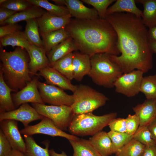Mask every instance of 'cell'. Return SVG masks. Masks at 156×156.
<instances>
[{
    "label": "cell",
    "instance_id": "cell-1",
    "mask_svg": "<svg viewBox=\"0 0 156 156\" xmlns=\"http://www.w3.org/2000/svg\"><path fill=\"white\" fill-rule=\"evenodd\" d=\"M106 19L116 31L120 55L108 54L123 73L139 70L145 73L153 66V53L149 46L148 31L141 18L130 13L106 15Z\"/></svg>",
    "mask_w": 156,
    "mask_h": 156
},
{
    "label": "cell",
    "instance_id": "cell-2",
    "mask_svg": "<svg viewBox=\"0 0 156 156\" xmlns=\"http://www.w3.org/2000/svg\"><path fill=\"white\" fill-rule=\"evenodd\" d=\"M65 29L78 50L90 57L99 53L120 54L117 33L106 19H71Z\"/></svg>",
    "mask_w": 156,
    "mask_h": 156
},
{
    "label": "cell",
    "instance_id": "cell-3",
    "mask_svg": "<svg viewBox=\"0 0 156 156\" xmlns=\"http://www.w3.org/2000/svg\"><path fill=\"white\" fill-rule=\"evenodd\" d=\"M0 70L4 80L14 91L17 92L31 80L29 68V58L24 49L16 48L7 51L0 47Z\"/></svg>",
    "mask_w": 156,
    "mask_h": 156
},
{
    "label": "cell",
    "instance_id": "cell-4",
    "mask_svg": "<svg viewBox=\"0 0 156 156\" xmlns=\"http://www.w3.org/2000/svg\"><path fill=\"white\" fill-rule=\"evenodd\" d=\"M109 54L99 53L90 57L91 68L88 75L97 85L111 88L123 73L119 66L112 61Z\"/></svg>",
    "mask_w": 156,
    "mask_h": 156
},
{
    "label": "cell",
    "instance_id": "cell-5",
    "mask_svg": "<svg viewBox=\"0 0 156 156\" xmlns=\"http://www.w3.org/2000/svg\"><path fill=\"white\" fill-rule=\"evenodd\" d=\"M117 115L115 112L100 116L92 112L75 114L68 130L71 134L76 136H92L108 126Z\"/></svg>",
    "mask_w": 156,
    "mask_h": 156
},
{
    "label": "cell",
    "instance_id": "cell-6",
    "mask_svg": "<svg viewBox=\"0 0 156 156\" xmlns=\"http://www.w3.org/2000/svg\"><path fill=\"white\" fill-rule=\"evenodd\" d=\"M73 93V102L70 107L75 114L92 112L104 105L108 100L103 93L83 84L76 85Z\"/></svg>",
    "mask_w": 156,
    "mask_h": 156
},
{
    "label": "cell",
    "instance_id": "cell-7",
    "mask_svg": "<svg viewBox=\"0 0 156 156\" xmlns=\"http://www.w3.org/2000/svg\"><path fill=\"white\" fill-rule=\"evenodd\" d=\"M32 105L40 114L50 119L63 131L68 130L75 115L70 106L47 105L38 103H32Z\"/></svg>",
    "mask_w": 156,
    "mask_h": 156
},
{
    "label": "cell",
    "instance_id": "cell-8",
    "mask_svg": "<svg viewBox=\"0 0 156 156\" xmlns=\"http://www.w3.org/2000/svg\"><path fill=\"white\" fill-rule=\"evenodd\" d=\"M144 73L142 71L137 70L123 73L115 82V91L128 97H133L138 94L140 92Z\"/></svg>",
    "mask_w": 156,
    "mask_h": 156
},
{
    "label": "cell",
    "instance_id": "cell-9",
    "mask_svg": "<svg viewBox=\"0 0 156 156\" xmlns=\"http://www.w3.org/2000/svg\"><path fill=\"white\" fill-rule=\"evenodd\" d=\"M38 86L41 97L44 103L54 105L71 106L73 103L72 95L68 94L58 87L39 81Z\"/></svg>",
    "mask_w": 156,
    "mask_h": 156
},
{
    "label": "cell",
    "instance_id": "cell-10",
    "mask_svg": "<svg viewBox=\"0 0 156 156\" xmlns=\"http://www.w3.org/2000/svg\"><path fill=\"white\" fill-rule=\"evenodd\" d=\"M23 135H32L36 134H43L55 137H60L69 140H76L77 136L66 133L58 128L50 119L44 117L39 123L29 125L20 130Z\"/></svg>",
    "mask_w": 156,
    "mask_h": 156
},
{
    "label": "cell",
    "instance_id": "cell-11",
    "mask_svg": "<svg viewBox=\"0 0 156 156\" xmlns=\"http://www.w3.org/2000/svg\"><path fill=\"white\" fill-rule=\"evenodd\" d=\"M44 117L40 114L32 106L28 103L23 104L19 107L12 111L0 113V121L5 119L19 121L23 124L24 128L31 122L42 120Z\"/></svg>",
    "mask_w": 156,
    "mask_h": 156
},
{
    "label": "cell",
    "instance_id": "cell-12",
    "mask_svg": "<svg viewBox=\"0 0 156 156\" xmlns=\"http://www.w3.org/2000/svg\"><path fill=\"white\" fill-rule=\"evenodd\" d=\"M37 77H35L23 88L12 94L15 108L28 103L45 104L39 91Z\"/></svg>",
    "mask_w": 156,
    "mask_h": 156
},
{
    "label": "cell",
    "instance_id": "cell-13",
    "mask_svg": "<svg viewBox=\"0 0 156 156\" xmlns=\"http://www.w3.org/2000/svg\"><path fill=\"white\" fill-rule=\"evenodd\" d=\"M72 16L68 15L58 16L47 11L41 16L37 18L41 35L65 28L70 22Z\"/></svg>",
    "mask_w": 156,
    "mask_h": 156
},
{
    "label": "cell",
    "instance_id": "cell-14",
    "mask_svg": "<svg viewBox=\"0 0 156 156\" xmlns=\"http://www.w3.org/2000/svg\"><path fill=\"white\" fill-rule=\"evenodd\" d=\"M1 129L10 143L13 149L24 153L26 148L25 141L21 135L18 121L5 119L0 121Z\"/></svg>",
    "mask_w": 156,
    "mask_h": 156
},
{
    "label": "cell",
    "instance_id": "cell-15",
    "mask_svg": "<svg viewBox=\"0 0 156 156\" xmlns=\"http://www.w3.org/2000/svg\"><path fill=\"white\" fill-rule=\"evenodd\" d=\"M39 74L45 79L46 83L48 84L73 92L76 89V85L73 84L70 80L51 66H48L41 69L39 71Z\"/></svg>",
    "mask_w": 156,
    "mask_h": 156
},
{
    "label": "cell",
    "instance_id": "cell-16",
    "mask_svg": "<svg viewBox=\"0 0 156 156\" xmlns=\"http://www.w3.org/2000/svg\"><path fill=\"white\" fill-rule=\"evenodd\" d=\"M29 58V68L31 74L36 75L41 69L50 66L44 48L31 45L27 51Z\"/></svg>",
    "mask_w": 156,
    "mask_h": 156
},
{
    "label": "cell",
    "instance_id": "cell-17",
    "mask_svg": "<svg viewBox=\"0 0 156 156\" xmlns=\"http://www.w3.org/2000/svg\"><path fill=\"white\" fill-rule=\"evenodd\" d=\"M72 17L79 19H93L99 18L98 12L94 8L86 6L79 0H64Z\"/></svg>",
    "mask_w": 156,
    "mask_h": 156
},
{
    "label": "cell",
    "instance_id": "cell-18",
    "mask_svg": "<svg viewBox=\"0 0 156 156\" xmlns=\"http://www.w3.org/2000/svg\"><path fill=\"white\" fill-rule=\"evenodd\" d=\"M133 109L139 119V126H148L156 118V99H146L133 107Z\"/></svg>",
    "mask_w": 156,
    "mask_h": 156
},
{
    "label": "cell",
    "instance_id": "cell-19",
    "mask_svg": "<svg viewBox=\"0 0 156 156\" xmlns=\"http://www.w3.org/2000/svg\"><path fill=\"white\" fill-rule=\"evenodd\" d=\"M73 66L74 79L81 81L85 75H88L90 72V57L81 52L73 53Z\"/></svg>",
    "mask_w": 156,
    "mask_h": 156
},
{
    "label": "cell",
    "instance_id": "cell-20",
    "mask_svg": "<svg viewBox=\"0 0 156 156\" xmlns=\"http://www.w3.org/2000/svg\"><path fill=\"white\" fill-rule=\"evenodd\" d=\"M78 50L73 39L67 38L47 54L51 66L56 61L73 51Z\"/></svg>",
    "mask_w": 156,
    "mask_h": 156
},
{
    "label": "cell",
    "instance_id": "cell-21",
    "mask_svg": "<svg viewBox=\"0 0 156 156\" xmlns=\"http://www.w3.org/2000/svg\"><path fill=\"white\" fill-rule=\"evenodd\" d=\"M88 140L101 156H109L113 154L112 142L107 132L101 131Z\"/></svg>",
    "mask_w": 156,
    "mask_h": 156
},
{
    "label": "cell",
    "instance_id": "cell-22",
    "mask_svg": "<svg viewBox=\"0 0 156 156\" xmlns=\"http://www.w3.org/2000/svg\"><path fill=\"white\" fill-rule=\"evenodd\" d=\"M14 91L5 83L0 70V113L15 109L11 92Z\"/></svg>",
    "mask_w": 156,
    "mask_h": 156
},
{
    "label": "cell",
    "instance_id": "cell-23",
    "mask_svg": "<svg viewBox=\"0 0 156 156\" xmlns=\"http://www.w3.org/2000/svg\"><path fill=\"white\" fill-rule=\"evenodd\" d=\"M135 0H117L107 10L106 15L115 13H129L141 18L142 11L137 6Z\"/></svg>",
    "mask_w": 156,
    "mask_h": 156
},
{
    "label": "cell",
    "instance_id": "cell-24",
    "mask_svg": "<svg viewBox=\"0 0 156 156\" xmlns=\"http://www.w3.org/2000/svg\"><path fill=\"white\" fill-rule=\"evenodd\" d=\"M46 54L61 42L70 37L65 28L41 35Z\"/></svg>",
    "mask_w": 156,
    "mask_h": 156
},
{
    "label": "cell",
    "instance_id": "cell-25",
    "mask_svg": "<svg viewBox=\"0 0 156 156\" xmlns=\"http://www.w3.org/2000/svg\"><path fill=\"white\" fill-rule=\"evenodd\" d=\"M68 141L73 150V156H101L89 140L78 138Z\"/></svg>",
    "mask_w": 156,
    "mask_h": 156
},
{
    "label": "cell",
    "instance_id": "cell-26",
    "mask_svg": "<svg viewBox=\"0 0 156 156\" xmlns=\"http://www.w3.org/2000/svg\"><path fill=\"white\" fill-rule=\"evenodd\" d=\"M135 2L143 6L141 19L144 24L149 28L156 26V0H135Z\"/></svg>",
    "mask_w": 156,
    "mask_h": 156
},
{
    "label": "cell",
    "instance_id": "cell-27",
    "mask_svg": "<svg viewBox=\"0 0 156 156\" xmlns=\"http://www.w3.org/2000/svg\"><path fill=\"white\" fill-rule=\"evenodd\" d=\"M47 11L39 7L33 5L29 8L25 10L18 12L11 18L1 24V25L33 19H37L41 16Z\"/></svg>",
    "mask_w": 156,
    "mask_h": 156
},
{
    "label": "cell",
    "instance_id": "cell-28",
    "mask_svg": "<svg viewBox=\"0 0 156 156\" xmlns=\"http://www.w3.org/2000/svg\"><path fill=\"white\" fill-rule=\"evenodd\" d=\"M0 47L11 46L24 49L28 51L31 45L26 38L23 31L16 32L0 38Z\"/></svg>",
    "mask_w": 156,
    "mask_h": 156
},
{
    "label": "cell",
    "instance_id": "cell-29",
    "mask_svg": "<svg viewBox=\"0 0 156 156\" xmlns=\"http://www.w3.org/2000/svg\"><path fill=\"white\" fill-rule=\"evenodd\" d=\"M26 145L25 152L24 153L27 156H50L49 148L50 142L48 140L43 143L45 148L38 145L32 135H24Z\"/></svg>",
    "mask_w": 156,
    "mask_h": 156
},
{
    "label": "cell",
    "instance_id": "cell-30",
    "mask_svg": "<svg viewBox=\"0 0 156 156\" xmlns=\"http://www.w3.org/2000/svg\"><path fill=\"white\" fill-rule=\"evenodd\" d=\"M26 21V25L23 32L28 40L32 45L43 48L37 19H31Z\"/></svg>",
    "mask_w": 156,
    "mask_h": 156
},
{
    "label": "cell",
    "instance_id": "cell-31",
    "mask_svg": "<svg viewBox=\"0 0 156 156\" xmlns=\"http://www.w3.org/2000/svg\"><path fill=\"white\" fill-rule=\"evenodd\" d=\"M73 53L60 59L51 66L70 81L74 79Z\"/></svg>",
    "mask_w": 156,
    "mask_h": 156
},
{
    "label": "cell",
    "instance_id": "cell-32",
    "mask_svg": "<svg viewBox=\"0 0 156 156\" xmlns=\"http://www.w3.org/2000/svg\"><path fill=\"white\" fill-rule=\"evenodd\" d=\"M33 5L45 9L50 13L58 16L68 15L69 11L66 7L53 4L47 0H27Z\"/></svg>",
    "mask_w": 156,
    "mask_h": 156
},
{
    "label": "cell",
    "instance_id": "cell-33",
    "mask_svg": "<svg viewBox=\"0 0 156 156\" xmlns=\"http://www.w3.org/2000/svg\"><path fill=\"white\" fill-rule=\"evenodd\" d=\"M145 146L133 139L118 150L116 156H142Z\"/></svg>",
    "mask_w": 156,
    "mask_h": 156
},
{
    "label": "cell",
    "instance_id": "cell-34",
    "mask_svg": "<svg viewBox=\"0 0 156 156\" xmlns=\"http://www.w3.org/2000/svg\"><path fill=\"white\" fill-rule=\"evenodd\" d=\"M140 92L144 95L146 99H156V74L143 77Z\"/></svg>",
    "mask_w": 156,
    "mask_h": 156
},
{
    "label": "cell",
    "instance_id": "cell-35",
    "mask_svg": "<svg viewBox=\"0 0 156 156\" xmlns=\"http://www.w3.org/2000/svg\"><path fill=\"white\" fill-rule=\"evenodd\" d=\"M108 134L112 143L113 154L117 152L133 138V135L126 133H120L110 131Z\"/></svg>",
    "mask_w": 156,
    "mask_h": 156
},
{
    "label": "cell",
    "instance_id": "cell-36",
    "mask_svg": "<svg viewBox=\"0 0 156 156\" xmlns=\"http://www.w3.org/2000/svg\"><path fill=\"white\" fill-rule=\"evenodd\" d=\"M133 138L146 146L156 145V142L153 139L148 126H139L133 135Z\"/></svg>",
    "mask_w": 156,
    "mask_h": 156
},
{
    "label": "cell",
    "instance_id": "cell-37",
    "mask_svg": "<svg viewBox=\"0 0 156 156\" xmlns=\"http://www.w3.org/2000/svg\"><path fill=\"white\" fill-rule=\"evenodd\" d=\"M82 2L94 7L97 11L99 17L106 19V12L108 6L115 2V0H82Z\"/></svg>",
    "mask_w": 156,
    "mask_h": 156
},
{
    "label": "cell",
    "instance_id": "cell-38",
    "mask_svg": "<svg viewBox=\"0 0 156 156\" xmlns=\"http://www.w3.org/2000/svg\"><path fill=\"white\" fill-rule=\"evenodd\" d=\"M33 5L27 0H7L0 7L19 12L28 9Z\"/></svg>",
    "mask_w": 156,
    "mask_h": 156
},
{
    "label": "cell",
    "instance_id": "cell-39",
    "mask_svg": "<svg viewBox=\"0 0 156 156\" xmlns=\"http://www.w3.org/2000/svg\"><path fill=\"white\" fill-rule=\"evenodd\" d=\"M125 119L126 133L133 135L140 126L139 119L137 116L135 114L133 115L129 114Z\"/></svg>",
    "mask_w": 156,
    "mask_h": 156
},
{
    "label": "cell",
    "instance_id": "cell-40",
    "mask_svg": "<svg viewBox=\"0 0 156 156\" xmlns=\"http://www.w3.org/2000/svg\"><path fill=\"white\" fill-rule=\"evenodd\" d=\"M110 131L120 133H126L125 118H116L112 120L108 125Z\"/></svg>",
    "mask_w": 156,
    "mask_h": 156
},
{
    "label": "cell",
    "instance_id": "cell-41",
    "mask_svg": "<svg viewBox=\"0 0 156 156\" xmlns=\"http://www.w3.org/2000/svg\"><path fill=\"white\" fill-rule=\"evenodd\" d=\"M23 27L17 24L10 23L2 25L0 27V38L21 31Z\"/></svg>",
    "mask_w": 156,
    "mask_h": 156
},
{
    "label": "cell",
    "instance_id": "cell-42",
    "mask_svg": "<svg viewBox=\"0 0 156 156\" xmlns=\"http://www.w3.org/2000/svg\"><path fill=\"white\" fill-rule=\"evenodd\" d=\"M12 149L10 143L0 129V156H8Z\"/></svg>",
    "mask_w": 156,
    "mask_h": 156
},
{
    "label": "cell",
    "instance_id": "cell-43",
    "mask_svg": "<svg viewBox=\"0 0 156 156\" xmlns=\"http://www.w3.org/2000/svg\"><path fill=\"white\" fill-rule=\"evenodd\" d=\"M18 12L7 8H0V24L9 19Z\"/></svg>",
    "mask_w": 156,
    "mask_h": 156
},
{
    "label": "cell",
    "instance_id": "cell-44",
    "mask_svg": "<svg viewBox=\"0 0 156 156\" xmlns=\"http://www.w3.org/2000/svg\"><path fill=\"white\" fill-rule=\"evenodd\" d=\"M142 156H156V145L145 146Z\"/></svg>",
    "mask_w": 156,
    "mask_h": 156
},
{
    "label": "cell",
    "instance_id": "cell-45",
    "mask_svg": "<svg viewBox=\"0 0 156 156\" xmlns=\"http://www.w3.org/2000/svg\"><path fill=\"white\" fill-rule=\"evenodd\" d=\"M148 127L153 139L156 142V118L148 125Z\"/></svg>",
    "mask_w": 156,
    "mask_h": 156
},
{
    "label": "cell",
    "instance_id": "cell-46",
    "mask_svg": "<svg viewBox=\"0 0 156 156\" xmlns=\"http://www.w3.org/2000/svg\"><path fill=\"white\" fill-rule=\"evenodd\" d=\"M148 37L149 41L156 42V26L149 28Z\"/></svg>",
    "mask_w": 156,
    "mask_h": 156
},
{
    "label": "cell",
    "instance_id": "cell-47",
    "mask_svg": "<svg viewBox=\"0 0 156 156\" xmlns=\"http://www.w3.org/2000/svg\"><path fill=\"white\" fill-rule=\"evenodd\" d=\"M49 152L50 156H68L66 153L62 151L60 153H56L53 149L49 150Z\"/></svg>",
    "mask_w": 156,
    "mask_h": 156
},
{
    "label": "cell",
    "instance_id": "cell-48",
    "mask_svg": "<svg viewBox=\"0 0 156 156\" xmlns=\"http://www.w3.org/2000/svg\"><path fill=\"white\" fill-rule=\"evenodd\" d=\"M8 156H27L23 153L18 150L13 149Z\"/></svg>",
    "mask_w": 156,
    "mask_h": 156
},
{
    "label": "cell",
    "instance_id": "cell-49",
    "mask_svg": "<svg viewBox=\"0 0 156 156\" xmlns=\"http://www.w3.org/2000/svg\"><path fill=\"white\" fill-rule=\"evenodd\" d=\"M150 49L153 53H156V42L149 41Z\"/></svg>",
    "mask_w": 156,
    "mask_h": 156
},
{
    "label": "cell",
    "instance_id": "cell-50",
    "mask_svg": "<svg viewBox=\"0 0 156 156\" xmlns=\"http://www.w3.org/2000/svg\"><path fill=\"white\" fill-rule=\"evenodd\" d=\"M56 4L60 5H64V0H52Z\"/></svg>",
    "mask_w": 156,
    "mask_h": 156
},
{
    "label": "cell",
    "instance_id": "cell-51",
    "mask_svg": "<svg viewBox=\"0 0 156 156\" xmlns=\"http://www.w3.org/2000/svg\"><path fill=\"white\" fill-rule=\"evenodd\" d=\"M7 0H0V5H1L4 3Z\"/></svg>",
    "mask_w": 156,
    "mask_h": 156
}]
</instances>
